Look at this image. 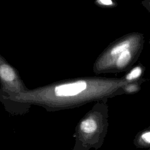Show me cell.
I'll return each mask as SVG.
<instances>
[{"instance_id":"cell-1","label":"cell","mask_w":150,"mask_h":150,"mask_svg":"<svg viewBox=\"0 0 150 150\" xmlns=\"http://www.w3.org/2000/svg\"><path fill=\"white\" fill-rule=\"evenodd\" d=\"M106 131L105 126L93 117L83 120L78 125L76 133L75 144L71 150L98 149L103 144Z\"/></svg>"},{"instance_id":"cell-2","label":"cell","mask_w":150,"mask_h":150,"mask_svg":"<svg viewBox=\"0 0 150 150\" xmlns=\"http://www.w3.org/2000/svg\"><path fill=\"white\" fill-rule=\"evenodd\" d=\"M86 87V81L80 80L56 86L54 88V93L57 97H72L81 93Z\"/></svg>"},{"instance_id":"cell-3","label":"cell","mask_w":150,"mask_h":150,"mask_svg":"<svg viewBox=\"0 0 150 150\" xmlns=\"http://www.w3.org/2000/svg\"><path fill=\"white\" fill-rule=\"evenodd\" d=\"M132 57V53L129 49L121 53L117 58L116 64L117 66L121 69L125 67L130 62Z\"/></svg>"},{"instance_id":"cell-4","label":"cell","mask_w":150,"mask_h":150,"mask_svg":"<svg viewBox=\"0 0 150 150\" xmlns=\"http://www.w3.org/2000/svg\"><path fill=\"white\" fill-rule=\"evenodd\" d=\"M0 76L5 81H12L15 79V74L13 70L7 64L0 66Z\"/></svg>"},{"instance_id":"cell-5","label":"cell","mask_w":150,"mask_h":150,"mask_svg":"<svg viewBox=\"0 0 150 150\" xmlns=\"http://www.w3.org/2000/svg\"><path fill=\"white\" fill-rule=\"evenodd\" d=\"M131 43L129 40H124L117 45H116L111 50V54L112 55H120L121 53L124 52L125 50L130 48Z\"/></svg>"},{"instance_id":"cell-6","label":"cell","mask_w":150,"mask_h":150,"mask_svg":"<svg viewBox=\"0 0 150 150\" xmlns=\"http://www.w3.org/2000/svg\"><path fill=\"white\" fill-rule=\"evenodd\" d=\"M142 67L139 66H137L134 67L126 76V80L131 81L138 79L142 74Z\"/></svg>"},{"instance_id":"cell-7","label":"cell","mask_w":150,"mask_h":150,"mask_svg":"<svg viewBox=\"0 0 150 150\" xmlns=\"http://www.w3.org/2000/svg\"><path fill=\"white\" fill-rule=\"evenodd\" d=\"M141 139L145 142L150 143V131L142 134L141 135Z\"/></svg>"},{"instance_id":"cell-8","label":"cell","mask_w":150,"mask_h":150,"mask_svg":"<svg viewBox=\"0 0 150 150\" xmlns=\"http://www.w3.org/2000/svg\"><path fill=\"white\" fill-rule=\"evenodd\" d=\"M100 5H105V6H110L113 4V2L111 0H99L97 1Z\"/></svg>"},{"instance_id":"cell-9","label":"cell","mask_w":150,"mask_h":150,"mask_svg":"<svg viewBox=\"0 0 150 150\" xmlns=\"http://www.w3.org/2000/svg\"><path fill=\"white\" fill-rule=\"evenodd\" d=\"M138 90V87L136 85H130L126 88V90L129 93H132Z\"/></svg>"},{"instance_id":"cell-10","label":"cell","mask_w":150,"mask_h":150,"mask_svg":"<svg viewBox=\"0 0 150 150\" xmlns=\"http://www.w3.org/2000/svg\"><path fill=\"white\" fill-rule=\"evenodd\" d=\"M144 5L150 12V1H145V2H144Z\"/></svg>"}]
</instances>
